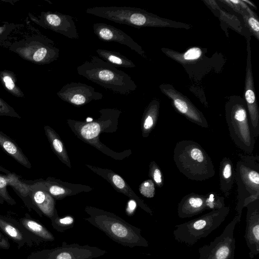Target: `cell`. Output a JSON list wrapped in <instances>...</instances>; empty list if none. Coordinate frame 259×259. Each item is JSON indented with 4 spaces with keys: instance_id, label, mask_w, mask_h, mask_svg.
Returning <instances> with one entry per match:
<instances>
[{
    "instance_id": "1",
    "label": "cell",
    "mask_w": 259,
    "mask_h": 259,
    "mask_svg": "<svg viewBox=\"0 0 259 259\" xmlns=\"http://www.w3.org/2000/svg\"><path fill=\"white\" fill-rule=\"evenodd\" d=\"M79 75L114 93L127 95L137 86L126 73L96 56L77 67Z\"/></svg>"
},
{
    "instance_id": "2",
    "label": "cell",
    "mask_w": 259,
    "mask_h": 259,
    "mask_svg": "<svg viewBox=\"0 0 259 259\" xmlns=\"http://www.w3.org/2000/svg\"><path fill=\"white\" fill-rule=\"evenodd\" d=\"M85 12L115 23L137 28L171 27L189 29L192 26L160 17L139 8L130 7H95L88 8Z\"/></svg>"
},
{
    "instance_id": "3",
    "label": "cell",
    "mask_w": 259,
    "mask_h": 259,
    "mask_svg": "<svg viewBox=\"0 0 259 259\" xmlns=\"http://www.w3.org/2000/svg\"><path fill=\"white\" fill-rule=\"evenodd\" d=\"M173 158L179 171L190 180L202 181L215 175L211 159L199 143L192 140L177 142Z\"/></svg>"
},
{
    "instance_id": "4",
    "label": "cell",
    "mask_w": 259,
    "mask_h": 259,
    "mask_svg": "<svg viewBox=\"0 0 259 259\" xmlns=\"http://www.w3.org/2000/svg\"><path fill=\"white\" fill-rule=\"evenodd\" d=\"M86 211L90 215L86 220L117 243L130 247L149 246L140 229L115 214L94 208Z\"/></svg>"
},
{
    "instance_id": "5",
    "label": "cell",
    "mask_w": 259,
    "mask_h": 259,
    "mask_svg": "<svg viewBox=\"0 0 259 259\" xmlns=\"http://www.w3.org/2000/svg\"><path fill=\"white\" fill-rule=\"evenodd\" d=\"M225 117L230 136L236 146L247 153H251L255 138L249 121L246 104L240 96L228 98L225 105Z\"/></svg>"
},
{
    "instance_id": "6",
    "label": "cell",
    "mask_w": 259,
    "mask_h": 259,
    "mask_svg": "<svg viewBox=\"0 0 259 259\" xmlns=\"http://www.w3.org/2000/svg\"><path fill=\"white\" fill-rule=\"evenodd\" d=\"M235 169L237 186L236 216L241 221L242 210L259 199V157L240 154Z\"/></svg>"
},
{
    "instance_id": "7",
    "label": "cell",
    "mask_w": 259,
    "mask_h": 259,
    "mask_svg": "<svg viewBox=\"0 0 259 259\" xmlns=\"http://www.w3.org/2000/svg\"><path fill=\"white\" fill-rule=\"evenodd\" d=\"M230 210L228 206L211 210L200 217L175 226L174 239L180 243L191 247L208 236L225 220Z\"/></svg>"
},
{
    "instance_id": "8",
    "label": "cell",
    "mask_w": 259,
    "mask_h": 259,
    "mask_svg": "<svg viewBox=\"0 0 259 259\" xmlns=\"http://www.w3.org/2000/svg\"><path fill=\"white\" fill-rule=\"evenodd\" d=\"M9 49L24 59L39 64L56 61L60 54L54 41L42 34L15 41L10 45Z\"/></svg>"
},
{
    "instance_id": "9",
    "label": "cell",
    "mask_w": 259,
    "mask_h": 259,
    "mask_svg": "<svg viewBox=\"0 0 259 259\" xmlns=\"http://www.w3.org/2000/svg\"><path fill=\"white\" fill-rule=\"evenodd\" d=\"M240 220L235 215L223 232L209 244L198 249V259H235L236 240L234 232Z\"/></svg>"
},
{
    "instance_id": "10",
    "label": "cell",
    "mask_w": 259,
    "mask_h": 259,
    "mask_svg": "<svg viewBox=\"0 0 259 259\" xmlns=\"http://www.w3.org/2000/svg\"><path fill=\"white\" fill-rule=\"evenodd\" d=\"M30 19L46 29H50L70 39L79 38L75 23L69 15L57 12H42L36 17L29 14Z\"/></svg>"
},
{
    "instance_id": "11",
    "label": "cell",
    "mask_w": 259,
    "mask_h": 259,
    "mask_svg": "<svg viewBox=\"0 0 259 259\" xmlns=\"http://www.w3.org/2000/svg\"><path fill=\"white\" fill-rule=\"evenodd\" d=\"M159 88L161 92L171 101L174 107L178 112L192 122L202 127H208V122L202 112L186 96L170 84L162 83Z\"/></svg>"
},
{
    "instance_id": "12",
    "label": "cell",
    "mask_w": 259,
    "mask_h": 259,
    "mask_svg": "<svg viewBox=\"0 0 259 259\" xmlns=\"http://www.w3.org/2000/svg\"><path fill=\"white\" fill-rule=\"evenodd\" d=\"M105 252L96 247L74 244L31 253L28 259H92Z\"/></svg>"
},
{
    "instance_id": "13",
    "label": "cell",
    "mask_w": 259,
    "mask_h": 259,
    "mask_svg": "<svg viewBox=\"0 0 259 259\" xmlns=\"http://www.w3.org/2000/svg\"><path fill=\"white\" fill-rule=\"evenodd\" d=\"M247 60L244 86V100L255 139L259 137V110L257 103L251 67L250 38L247 41Z\"/></svg>"
},
{
    "instance_id": "14",
    "label": "cell",
    "mask_w": 259,
    "mask_h": 259,
    "mask_svg": "<svg viewBox=\"0 0 259 259\" xmlns=\"http://www.w3.org/2000/svg\"><path fill=\"white\" fill-rule=\"evenodd\" d=\"M56 94L64 101L78 107L103 98V95L94 88L80 82L65 84Z\"/></svg>"
},
{
    "instance_id": "15",
    "label": "cell",
    "mask_w": 259,
    "mask_h": 259,
    "mask_svg": "<svg viewBox=\"0 0 259 259\" xmlns=\"http://www.w3.org/2000/svg\"><path fill=\"white\" fill-rule=\"evenodd\" d=\"M93 29L94 33L101 40L114 41L125 45L143 58H147L142 47L121 29L104 23H94Z\"/></svg>"
},
{
    "instance_id": "16",
    "label": "cell",
    "mask_w": 259,
    "mask_h": 259,
    "mask_svg": "<svg viewBox=\"0 0 259 259\" xmlns=\"http://www.w3.org/2000/svg\"><path fill=\"white\" fill-rule=\"evenodd\" d=\"M244 238L249 249V256L253 259L259 253V199L246 207Z\"/></svg>"
},
{
    "instance_id": "17",
    "label": "cell",
    "mask_w": 259,
    "mask_h": 259,
    "mask_svg": "<svg viewBox=\"0 0 259 259\" xmlns=\"http://www.w3.org/2000/svg\"><path fill=\"white\" fill-rule=\"evenodd\" d=\"M0 231L17 244L19 248L26 245L32 246L38 240L17 220L0 214Z\"/></svg>"
},
{
    "instance_id": "18",
    "label": "cell",
    "mask_w": 259,
    "mask_h": 259,
    "mask_svg": "<svg viewBox=\"0 0 259 259\" xmlns=\"http://www.w3.org/2000/svg\"><path fill=\"white\" fill-rule=\"evenodd\" d=\"M206 196L194 192L184 196L178 205L177 212L181 219L198 215L206 210Z\"/></svg>"
},
{
    "instance_id": "19",
    "label": "cell",
    "mask_w": 259,
    "mask_h": 259,
    "mask_svg": "<svg viewBox=\"0 0 259 259\" xmlns=\"http://www.w3.org/2000/svg\"><path fill=\"white\" fill-rule=\"evenodd\" d=\"M27 185L32 204L42 214L51 219L57 211L55 199L46 191Z\"/></svg>"
},
{
    "instance_id": "20",
    "label": "cell",
    "mask_w": 259,
    "mask_h": 259,
    "mask_svg": "<svg viewBox=\"0 0 259 259\" xmlns=\"http://www.w3.org/2000/svg\"><path fill=\"white\" fill-rule=\"evenodd\" d=\"M96 172L107 180L118 191L124 194L127 196L136 200L140 207L147 212L152 215V210L134 193L124 180L119 175L107 169L94 168Z\"/></svg>"
},
{
    "instance_id": "21",
    "label": "cell",
    "mask_w": 259,
    "mask_h": 259,
    "mask_svg": "<svg viewBox=\"0 0 259 259\" xmlns=\"http://www.w3.org/2000/svg\"><path fill=\"white\" fill-rule=\"evenodd\" d=\"M24 182L29 186L38 188L48 192L54 199H61L72 194L73 191L69 188L65 187L63 182L50 177L46 180H24Z\"/></svg>"
},
{
    "instance_id": "22",
    "label": "cell",
    "mask_w": 259,
    "mask_h": 259,
    "mask_svg": "<svg viewBox=\"0 0 259 259\" xmlns=\"http://www.w3.org/2000/svg\"><path fill=\"white\" fill-rule=\"evenodd\" d=\"M0 170L4 172L8 179V186L11 187L15 193L22 200L26 207L33 209L40 216L41 212L32 204L29 195L28 187L21 178L0 166Z\"/></svg>"
},
{
    "instance_id": "23",
    "label": "cell",
    "mask_w": 259,
    "mask_h": 259,
    "mask_svg": "<svg viewBox=\"0 0 259 259\" xmlns=\"http://www.w3.org/2000/svg\"><path fill=\"white\" fill-rule=\"evenodd\" d=\"M161 51L168 57L182 64L185 67L190 65H197L202 61L205 53L199 47H192L184 53H179L167 48H161Z\"/></svg>"
},
{
    "instance_id": "24",
    "label": "cell",
    "mask_w": 259,
    "mask_h": 259,
    "mask_svg": "<svg viewBox=\"0 0 259 259\" xmlns=\"http://www.w3.org/2000/svg\"><path fill=\"white\" fill-rule=\"evenodd\" d=\"M220 187L224 196L229 197L235 181V169L231 159L224 157L220 163Z\"/></svg>"
},
{
    "instance_id": "25",
    "label": "cell",
    "mask_w": 259,
    "mask_h": 259,
    "mask_svg": "<svg viewBox=\"0 0 259 259\" xmlns=\"http://www.w3.org/2000/svg\"><path fill=\"white\" fill-rule=\"evenodd\" d=\"M0 147L19 164L31 168V164L15 141L0 131Z\"/></svg>"
},
{
    "instance_id": "26",
    "label": "cell",
    "mask_w": 259,
    "mask_h": 259,
    "mask_svg": "<svg viewBox=\"0 0 259 259\" xmlns=\"http://www.w3.org/2000/svg\"><path fill=\"white\" fill-rule=\"evenodd\" d=\"M18 222L38 240L51 241L54 240L55 238L53 234L45 227L32 218L28 213H25V216L20 218Z\"/></svg>"
},
{
    "instance_id": "27",
    "label": "cell",
    "mask_w": 259,
    "mask_h": 259,
    "mask_svg": "<svg viewBox=\"0 0 259 259\" xmlns=\"http://www.w3.org/2000/svg\"><path fill=\"white\" fill-rule=\"evenodd\" d=\"M159 108V101L156 99L151 100L146 108L142 122L143 137H148L154 127L158 119Z\"/></svg>"
},
{
    "instance_id": "28",
    "label": "cell",
    "mask_w": 259,
    "mask_h": 259,
    "mask_svg": "<svg viewBox=\"0 0 259 259\" xmlns=\"http://www.w3.org/2000/svg\"><path fill=\"white\" fill-rule=\"evenodd\" d=\"M44 130L52 150L60 160L70 168V162L67 151L59 135L50 126H45Z\"/></svg>"
},
{
    "instance_id": "29",
    "label": "cell",
    "mask_w": 259,
    "mask_h": 259,
    "mask_svg": "<svg viewBox=\"0 0 259 259\" xmlns=\"http://www.w3.org/2000/svg\"><path fill=\"white\" fill-rule=\"evenodd\" d=\"M96 52L103 60L115 67L130 68L136 67L131 60L118 52L102 49H98Z\"/></svg>"
},
{
    "instance_id": "30",
    "label": "cell",
    "mask_w": 259,
    "mask_h": 259,
    "mask_svg": "<svg viewBox=\"0 0 259 259\" xmlns=\"http://www.w3.org/2000/svg\"><path fill=\"white\" fill-rule=\"evenodd\" d=\"M0 79L4 88L9 93L18 98H24V94L18 87L15 74L10 71L0 72Z\"/></svg>"
},
{
    "instance_id": "31",
    "label": "cell",
    "mask_w": 259,
    "mask_h": 259,
    "mask_svg": "<svg viewBox=\"0 0 259 259\" xmlns=\"http://www.w3.org/2000/svg\"><path fill=\"white\" fill-rule=\"evenodd\" d=\"M247 14L241 12V14L246 24L251 31V32L259 39V22L255 16L254 13L247 6L245 9Z\"/></svg>"
},
{
    "instance_id": "32",
    "label": "cell",
    "mask_w": 259,
    "mask_h": 259,
    "mask_svg": "<svg viewBox=\"0 0 259 259\" xmlns=\"http://www.w3.org/2000/svg\"><path fill=\"white\" fill-rule=\"evenodd\" d=\"M206 210H213L221 209L225 206L224 197L215 192H210L206 195Z\"/></svg>"
},
{
    "instance_id": "33",
    "label": "cell",
    "mask_w": 259,
    "mask_h": 259,
    "mask_svg": "<svg viewBox=\"0 0 259 259\" xmlns=\"http://www.w3.org/2000/svg\"><path fill=\"white\" fill-rule=\"evenodd\" d=\"M8 179L6 175L0 174V203L5 202L10 205H14L16 202L10 195L8 190Z\"/></svg>"
},
{
    "instance_id": "34",
    "label": "cell",
    "mask_w": 259,
    "mask_h": 259,
    "mask_svg": "<svg viewBox=\"0 0 259 259\" xmlns=\"http://www.w3.org/2000/svg\"><path fill=\"white\" fill-rule=\"evenodd\" d=\"M53 228L58 231L63 232L71 227L74 222V219L70 216H66L63 218H59L57 211L54 216L50 219Z\"/></svg>"
},
{
    "instance_id": "35",
    "label": "cell",
    "mask_w": 259,
    "mask_h": 259,
    "mask_svg": "<svg viewBox=\"0 0 259 259\" xmlns=\"http://www.w3.org/2000/svg\"><path fill=\"white\" fill-rule=\"evenodd\" d=\"M149 175L157 187L161 188L163 186V177L162 173L159 166L154 161H151L150 163Z\"/></svg>"
},
{
    "instance_id": "36",
    "label": "cell",
    "mask_w": 259,
    "mask_h": 259,
    "mask_svg": "<svg viewBox=\"0 0 259 259\" xmlns=\"http://www.w3.org/2000/svg\"><path fill=\"white\" fill-rule=\"evenodd\" d=\"M139 191L144 196L152 198L155 195V184L151 179L147 180L141 184Z\"/></svg>"
},
{
    "instance_id": "37",
    "label": "cell",
    "mask_w": 259,
    "mask_h": 259,
    "mask_svg": "<svg viewBox=\"0 0 259 259\" xmlns=\"http://www.w3.org/2000/svg\"><path fill=\"white\" fill-rule=\"evenodd\" d=\"M0 116H7L21 118L20 115L6 101L0 98Z\"/></svg>"
},
{
    "instance_id": "38",
    "label": "cell",
    "mask_w": 259,
    "mask_h": 259,
    "mask_svg": "<svg viewBox=\"0 0 259 259\" xmlns=\"http://www.w3.org/2000/svg\"><path fill=\"white\" fill-rule=\"evenodd\" d=\"M17 25L14 23H5L2 25H0V42L5 40L9 34L15 29Z\"/></svg>"
},
{
    "instance_id": "39",
    "label": "cell",
    "mask_w": 259,
    "mask_h": 259,
    "mask_svg": "<svg viewBox=\"0 0 259 259\" xmlns=\"http://www.w3.org/2000/svg\"><path fill=\"white\" fill-rule=\"evenodd\" d=\"M137 203L134 199H130L127 203L126 212L128 215H131L134 213L137 208Z\"/></svg>"
},
{
    "instance_id": "40",
    "label": "cell",
    "mask_w": 259,
    "mask_h": 259,
    "mask_svg": "<svg viewBox=\"0 0 259 259\" xmlns=\"http://www.w3.org/2000/svg\"><path fill=\"white\" fill-rule=\"evenodd\" d=\"M10 247L8 238L0 231V248L8 250Z\"/></svg>"
},
{
    "instance_id": "41",
    "label": "cell",
    "mask_w": 259,
    "mask_h": 259,
    "mask_svg": "<svg viewBox=\"0 0 259 259\" xmlns=\"http://www.w3.org/2000/svg\"><path fill=\"white\" fill-rule=\"evenodd\" d=\"M242 1L245 3V4L247 3V4H249L250 5H251L252 7L253 8H256L255 6H254L250 1H246V0H242Z\"/></svg>"
}]
</instances>
